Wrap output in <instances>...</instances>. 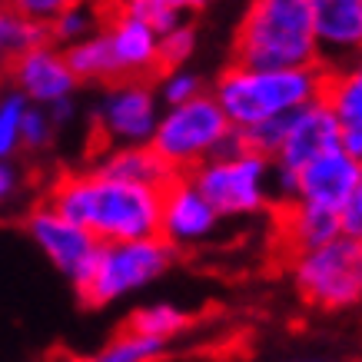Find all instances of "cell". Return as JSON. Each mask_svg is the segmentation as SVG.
<instances>
[{"label": "cell", "mask_w": 362, "mask_h": 362, "mask_svg": "<svg viewBox=\"0 0 362 362\" xmlns=\"http://www.w3.org/2000/svg\"><path fill=\"white\" fill-rule=\"evenodd\" d=\"M50 120H54V127L57 130H60V127H66V123L74 120V117H77V103H74V100H64V103H57V107H50Z\"/></svg>", "instance_id": "1f68e13d"}, {"label": "cell", "mask_w": 362, "mask_h": 362, "mask_svg": "<svg viewBox=\"0 0 362 362\" xmlns=\"http://www.w3.org/2000/svg\"><path fill=\"white\" fill-rule=\"evenodd\" d=\"M233 66L303 70L319 66L309 0H256L233 33Z\"/></svg>", "instance_id": "7a4b0ae2"}, {"label": "cell", "mask_w": 362, "mask_h": 362, "mask_svg": "<svg viewBox=\"0 0 362 362\" xmlns=\"http://www.w3.org/2000/svg\"><path fill=\"white\" fill-rule=\"evenodd\" d=\"M296 362H332V359H296Z\"/></svg>", "instance_id": "e575fe53"}, {"label": "cell", "mask_w": 362, "mask_h": 362, "mask_svg": "<svg viewBox=\"0 0 362 362\" xmlns=\"http://www.w3.org/2000/svg\"><path fill=\"white\" fill-rule=\"evenodd\" d=\"M313 40L322 70H336L362 57V0H309Z\"/></svg>", "instance_id": "8fae6325"}, {"label": "cell", "mask_w": 362, "mask_h": 362, "mask_svg": "<svg viewBox=\"0 0 362 362\" xmlns=\"http://www.w3.org/2000/svg\"><path fill=\"white\" fill-rule=\"evenodd\" d=\"M233 140H236V130L223 117L216 100L209 93H199L183 107H170L160 113L150 146L176 176H187L199 163L220 156Z\"/></svg>", "instance_id": "5b68a950"}, {"label": "cell", "mask_w": 362, "mask_h": 362, "mask_svg": "<svg viewBox=\"0 0 362 362\" xmlns=\"http://www.w3.org/2000/svg\"><path fill=\"white\" fill-rule=\"evenodd\" d=\"M279 233H283V243L296 252H309L332 243L339 233V213H329V209H316L306 206V203H289V206L279 209Z\"/></svg>", "instance_id": "ac0fdd59"}, {"label": "cell", "mask_w": 362, "mask_h": 362, "mask_svg": "<svg viewBox=\"0 0 362 362\" xmlns=\"http://www.w3.org/2000/svg\"><path fill=\"white\" fill-rule=\"evenodd\" d=\"M11 7L13 11H21L23 17H30V21L50 27V21L64 11V0H17V4H11Z\"/></svg>", "instance_id": "f1b7e54d"}, {"label": "cell", "mask_w": 362, "mask_h": 362, "mask_svg": "<svg viewBox=\"0 0 362 362\" xmlns=\"http://www.w3.org/2000/svg\"><path fill=\"white\" fill-rule=\"evenodd\" d=\"M27 107L30 103L17 90L0 93V160H13V153L21 150V123Z\"/></svg>", "instance_id": "d4e9b609"}, {"label": "cell", "mask_w": 362, "mask_h": 362, "mask_svg": "<svg viewBox=\"0 0 362 362\" xmlns=\"http://www.w3.org/2000/svg\"><path fill=\"white\" fill-rule=\"evenodd\" d=\"M17 189H21V173H17V166L11 160H0V206L4 203H11L17 197Z\"/></svg>", "instance_id": "4dcf8cb0"}, {"label": "cell", "mask_w": 362, "mask_h": 362, "mask_svg": "<svg viewBox=\"0 0 362 362\" xmlns=\"http://www.w3.org/2000/svg\"><path fill=\"white\" fill-rule=\"evenodd\" d=\"M166 356V346L163 342H150V339H140L133 332H123L117 339H110L103 349H97L93 356L87 359H77V362H156Z\"/></svg>", "instance_id": "603a6c76"}, {"label": "cell", "mask_w": 362, "mask_h": 362, "mask_svg": "<svg viewBox=\"0 0 362 362\" xmlns=\"http://www.w3.org/2000/svg\"><path fill=\"white\" fill-rule=\"evenodd\" d=\"M299 197L296 203L316 209H329V213H342L356 193H359V160L346 150H329L319 160L299 170Z\"/></svg>", "instance_id": "4fadbf2b"}, {"label": "cell", "mask_w": 362, "mask_h": 362, "mask_svg": "<svg viewBox=\"0 0 362 362\" xmlns=\"http://www.w3.org/2000/svg\"><path fill=\"white\" fill-rule=\"evenodd\" d=\"M187 180L197 193L216 209V216H256L273 206L269 199V160L250 153L246 146L236 153L213 156L197 170H189Z\"/></svg>", "instance_id": "8992f818"}, {"label": "cell", "mask_w": 362, "mask_h": 362, "mask_svg": "<svg viewBox=\"0 0 362 362\" xmlns=\"http://www.w3.org/2000/svg\"><path fill=\"white\" fill-rule=\"evenodd\" d=\"M359 193H362V156H359Z\"/></svg>", "instance_id": "836d02e7"}, {"label": "cell", "mask_w": 362, "mask_h": 362, "mask_svg": "<svg viewBox=\"0 0 362 362\" xmlns=\"http://www.w3.org/2000/svg\"><path fill=\"white\" fill-rule=\"evenodd\" d=\"M11 64V57H7V47H4V7H0V70Z\"/></svg>", "instance_id": "d6a6232c"}, {"label": "cell", "mask_w": 362, "mask_h": 362, "mask_svg": "<svg viewBox=\"0 0 362 362\" xmlns=\"http://www.w3.org/2000/svg\"><path fill=\"white\" fill-rule=\"evenodd\" d=\"M93 170L103 176H110V180H120V183L160 189V193L176 180V173L160 160V153H156L153 146H120V150H107Z\"/></svg>", "instance_id": "e0dca14e"}, {"label": "cell", "mask_w": 362, "mask_h": 362, "mask_svg": "<svg viewBox=\"0 0 362 362\" xmlns=\"http://www.w3.org/2000/svg\"><path fill=\"white\" fill-rule=\"evenodd\" d=\"M216 230H220L216 209L199 197L187 176H176L160 193V240H166L173 250L206 243Z\"/></svg>", "instance_id": "7c38bea8"}, {"label": "cell", "mask_w": 362, "mask_h": 362, "mask_svg": "<svg viewBox=\"0 0 362 362\" xmlns=\"http://www.w3.org/2000/svg\"><path fill=\"white\" fill-rule=\"evenodd\" d=\"M193 50H197V30L189 23L163 33L160 37V70H180V66H187Z\"/></svg>", "instance_id": "4316f807"}, {"label": "cell", "mask_w": 362, "mask_h": 362, "mask_svg": "<svg viewBox=\"0 0 362 362\" xmlns=\"http://www.w3.org/2000/svg\"><path fill=\"white\" fill-rule=\"evenodd\" d=\"M322 100L329 107L332 120L339 127L342 150L356 160L362 156V57L336 70H326Z\"/></svg>", "instance_id": "2e32d148"}, {"label": "cell", "mask_w": 362, "mask_h": 362, "mask_svg": "<svg viewBox=\"0 0 362 362\" xmlns=\"http://www.w3.org/2000/svg\"><path fill=\"white\" fill-rule=\"evenodd\" d=\"M100 27L110 40L120 80H146L160 70V37L143 21H136L127 7H117Z\"/></svg>", "instance_id": "5bb4252c"}, {"label": "cell", "mask_w": 362, "mask_h": 362, "mask_svg": "<svg viewBox=\"0 0 362 362\" xmlns=\"http://www.w3.org/2000/svg\"><path fill=\"white\" fill-rule=\"evenodd\" d=\"M50 44V33H47L44 23L30 21V17H23L21 11H13V7H4V47H7V57H21L33 47H44Z\"/></svg>", "instance_id": "cb8c5ba5"}, {"label": "cell", "mask_w": 362, "mask_h": 362, "mask_svg": "<svg viewBox=\"0 0 362 362\" xmlns=\"http://www.w3.org/2000/svg\"><path fill=\"white\" fill-rule=\"evenodd\" d=\"M11 90H17L30 107H57L64 100H74L77 93V77L70 74L66 66V57L60 47L44 44V47H33L27 54L13 57L11 64Z\"/></svg>", "instance_id": "30bf717a"}, {"label": "cell", "mask_w": 362, "mask_h": 362, "mask_svg": "<svg viewBox=\"0 0 362 362\" xmlns=\"http://www.w3.org/2000/svg\"><path fill=\"white\" fill-rule=\"evenodd\" d=\"M100 23H103L100 13L93 7H87V4H64V11L50 21L47 33H50V44L66 50V47L87 40L93 30H100Z\"/></svg>", "instance_id": "44dd1931"}, {"label": "cell", "mask_w": 362, "mask_h": 362, "mask_svg": "<svg viewBox=\"0 0 362 362\" xmlns=\"http://www.w3.org/2000/svg\"><path fill=\"white\" fill-rule=\"evenodd\" d=\"M123 7H127L136 21L146 23L156 37H163V33L189 23V4H183V0H130V4H123Z\"/></svg>", "instance_id": "7402d4cb"}, {"label": "cell", "mask_w": 362, "mask_h": 362, "mask_svg": "<svg viewBox=\"0 0 362 362\" xmlns=\"http://www.w3.org/2000/svg\"><path fill=\"white\" fill-rule=\"evenodd\" d=\"M203 93V80L199 74H193L189 66H180V70H166L160 77V87H156V100H163L166 110L170 107H183L189 100H197Z\"/></svg>", "instance_id": "484cf974"}, {"label": "cell", "mask_w": 362, "mask_h": 362, "mask_svg": "<svg viewBox=\"0 0 362 362\" xmlns=\"http://www.w3.org/2000/svg\"><path fill=\"white\" fill-rule=\"evenodd\" d=\"M160 100L150 80H117L107 83L93 107L97 133L110 143V150L120 146H150L153 130L160 123Z\"/></svg>", "instance_id": "ba28073f"}, {"label": "cell", "mask_w": 362, "mask_h": 362, "mask_svg": "<svg viewBox=\"0 0 362 362\" xmlns=\"http://www.w3.org/2000/svg\"><path fill=\"white\" fill-rule=\"evenodd\" d=\"M339 233L346 240L362 243V193H356L339 213Z\"/></svg>", "instance_id": "f546056e"}, {"label": "cell", "mask_w": 362, "mask_h": 362, "mask_svg": "<svg viewBox=\"0 0 362 362\" xmlns=\"http://www.w3.org/2000/svg\"><path fill=\"white\" fill-rule=\"evenodd\" d=\"M187 329L189 316L173 303H146V306L133 309L130 319H127V332L150 342H163V346H170V339L183 336Z\"/></svg>", "instance_id": "ffe728a7"}, {"label": "cell", "mask_w": 362, "mask_h": 362, "mask_svg": "<svg viewBox=\"0 0 362 362\" xmlns=\"http://www.w3.org/2000/svg\"><path fill=\"white\" fill-rule=\"evenodd\" d=\"M54 133L57 127L44 107H27L21 123V150H44L54 143Z\"/></svg>", "instance_id": "83f0119b"}, {"label": "cell", "mask_w": 362, "mask_h": 362, "mask_svg": "<svg viewBox=\"0 0 362 362\" xmlns=\"http://www.w3.org/2000/svg\"><path fill=\"white\" fill-rule=\"evenodd\" d=\"M326 70L322 66H303V70H246V66H226L209 97L216 100L223 117L236 133L250 130L256 123H266L283 113L303 110L313 100L322 97Z\"/></svg>", "instance_id": "3957f363"}, {"label": "cell", "mask_w": 362, "mask_h": 362, "mask_svg": "<svg viewBox=\"0 0 362 362\" xmlns=\"http://www.w3.org/2000/svg\"><path fill=\"white\" fill-rule=\"evenodd\" d=\"M27 236H30L37 250L44 252L47 263L60 276H66L74 283V289H80L100 243L80 226H74L70 220H64L50 203H40V206H33L27 213Z\"/></svg>", "instance_id": "9c48e42d"}, {"label": "cell", "mask_w": 362, "mask_h": 362, "mask_svg": "<svg viewBox=\"0 0 362 362\" xmlns=\"http://www.w3.org/2000/svg\"><path fill=\"white\" fill-rule=\"evenodd\" d=\"M176 250L166 240H136V243H100L97 256L80 283L77 296L83 306H110L120 299L153 286L173 266Z\"/></svg>", "instance_id": "277c9868"}, {"label": "cell", "mask_w": 362, "mask_h": 362, "mask_svg": "<svg viewBox=\"0 0 362 362\" xmlns=\"http://www.w3.org/2000/svg\"><path fill=\"white\" fill-rule=\"evenodd\" d=\"M64 57H66L70 74L77 77V83H117L120 80V70L113 64V50H110V40H107L103 27L90 33L87 40L66 47Z\"/></svg>", "instance_id": "d6986e66"}, {"label": "cell", "mask_w": 362, "mask_h": 362, "mask_svg": "<svg viewBox=\"0 0 362 362\" xmlns=\"http://www.w3.org/2000/svg\"><path fill=\"white\" fill-rule=\"evenodd\" d=\"M293 283L309 306L346 313L362 306V243L336 236L293 259Z\"/></svg>", "instance_id": "52a82bcc"}, {"label": "cell", "mask_w": 362, "mask_h": 362, "mask_svg": "<svg viewBox=\"0 0 362 362\" xmlns=\"http://www.w3.org/2000/svg\"><path fill=\"white\" fill-rule=\"evenodd\" d=\"M339 146H342L339 127H336V120H332L326 100L319 97V100H313L309 107H303V110L296 113L293 130H289L283 150L276 153L273 163L283 166V170L299 173L303 166H309L313 160H319V156L329 153V150H339Z\"/></svg>", "instance_id": "9a60e30c"}, {"label": "cell", "mask_w": 362, "mask_h": 362, "mask_svg": "<svg viewBox=\"0 0 362 362\" xmlns=\"http://www.w3.org/2000/svg\"><path fill=\"white\" fill-rule=\"evenodd\" d=\"M47 203L97 243H136L160 236V189L120 183L97 170L64 176Z\"/></svg>", "instance_id": "6da1fadb"}]
</instances>
